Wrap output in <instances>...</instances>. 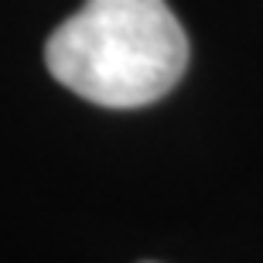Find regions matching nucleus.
<instances>
[{
  "label": "nucleus",
  "mask_w": 263,
  "mask_h": 263,
  "mask_svg": "<svg viewBox=\"0 0 263 263\" xmlns=\"http://www.w3.org/2000/svg\"><path fill=\"white\" fill-rule=\"evenodd\" d=\"M51 76L96 106L134 109L175 89L188 38L164 0H86L45 48Z\"/></svg>",
  "instance_id": "f257e3e1"
}]
</instances>
